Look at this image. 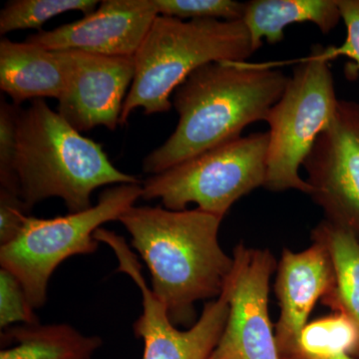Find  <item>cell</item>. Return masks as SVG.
Returning <instances> with one entry per match:
<instances>
[{
    "mask_svg": "<svg viewBox=\"0 0 359 359\" xmlns=\"http://www.w3.org/2000/svg\"><path fill=\"white\" fill-rule=\"evenodd\" d=\"M290 77L271 65L221 61L202 66L175 90L176 129L143 160V171L157 175L242 136L264 121Z\"/></svg>",
    "mask_w": 359,
    "mask_h": 359,
    "instance_id": "obj_1",
    "label": "cell"
},
{
    "mask_svg": "<svg viewBox=\"0 0 359 359\" xmlns=\"http://www.w3.org/2000/svg\"><path fill=\"white\" fill-rule=\"evenodd\" d=\"M223 218L200 209L130 208L119 222L152 276L153 294L175 325L194 320V304L219 297L233 266L219 243Z\"/></svg>",
    "mask_w": 359,
    "mask_h": 359,
    "instance_id": "obj_2",
    "label": "cell"
},
{
    "mask_svg": "<svg viewBox=\"0 0 359 359\" xmlns=\"http://www.w3.org/2000/svg\"><path fill=\"white\" fill-rule=\"evenodd\" d=\"M14 173L27 212L53 197L65 201L69 212L86 211L97 189L140 183L118 170L101 144L81 135L44 99L18 111Z\"/></svg>",
    "mask_w": 359,
    "mask_h": 359,
    "instance_id": "obj_3",
    "label": "cell"
},
{
    "mask_svg": "<svg viewBox=\"0 0 359 359\" xmlns=\"http://www.w3.org/2000/svg\"><path fill=\"white\" fill-rule=\"evenodd\" d=\"M255 53L243 20H182L158 15L134 56L135 76L120 124L135 110L168 112L175 90L191 73L212 62H242Z\"/></svg>",
    "mask_w": 359,
    "mask_h": 359,
    "instance_id": "obj_4",
    "label": "cell"
},
{
    "mask_svg": "<svg viewBox=\"0 0 359 359\" xmlns=\"http://www.w3.org/2000/svg\"><path fill=\"white\" fill-rule=\"evenodd\" d=\"M142 184H120L106 188L97 204L86 211L69 212L52 219L28 216L20 233L0 245L1 269L21 283L33 309L42 308L52 273L68 257L94 254V235L103 224L119 221L142 198Z\"/></svg>",
    "mask_w": 359,
    "mask_h": 359,
    "instance_id": "obj_5",
    "label": "cell"
},
{
    "mask_svg": "<svg viewBox=\"0 0 359 359\" xmlns=\"http://www.w3.org/2000/svg\"><path fill=\"white\" fill-rule=\"evenodd\" d=\"M311 52L295 66L282 97L264 120L269 130L264 187L273 192L297 190L311 196L299 168L339 106L325 47L314 45Z\"/></svg>",
    "mask_w": 359,
    "mask_h": 359,
    "instance_id": "obj_6",
    "label": "cell"
},
{
    "mask_svg": "<svg viewBox=\"0 0 359 359\" xmlns=\"http://www.w3.org/2000/svg\"><path fill=\"white\" fill-rule=\"evenodd\" d=\"M269 133L241 136L184 161L142 183V199L172 211L189 204L224 219L231 205L266 179Z\"/></svg>",
    "mask_w": 359,
    "mask_h": 359,
    "instance_id": "obj_7",
    "label": "cell"
},
{
    "mask_svg": "<svg viewBox=\"0 0 359 359\" xmlns=\"http://www.w3.org/2000/svg\"><path fill=\"white\" fill-rule=\"evenodd\" d=\"M224 290L229 316L209 359H282L269 318V280L276 271L269 250L236 245Z\"/></svg>",
    "mask_w": 359,
    "mask_h": 359,
    "instance_id": "obj_8",
    "label": "cell"
},
{
    "mask_svg": "<svg viewBox=\"0 0 359 359\" xmlns=\"http://www.w3.org/2000/svg\"><path fill=\"white\" fill-rule=\"evenodd\" d=\"M94 236L98 242L112 248L119 259L117 271L127 273L141 290L143 313L135 321L133 330L136 337L143 339V359H209L228 320L229 302L224 290L217 299L205 304L192 327L177 330L166 308L148 287L140 264L125 238L102 228Z\"/></svg>",
    "mask_w": 359,
    "mask_h": 359,
    "instance_id": "obj_9",
    "label": "cell"
},
{
    "mask_svg": "<svg viewBox=\"0 0 359 359\" xmlns=\"http://www.w3.org/2000/svg\"><path fill=\"white\" fill-rule=\"evenodd\" d=\"M302 166L325 219L359 238V103L339 100Z\"/></svg>",
    "mask_w": 359,
    "mask_h": 359,
    "instance_id": "obj_10",
    "label": "cell"
},
{
    "mask_svg": "<svg viewBox=\"0 0 359 359\" xmlns=\"http://www.w3.org/2000/svg\"><path fill=\"white\" fill-rule=\"evenodd\" d=\"M59 52L66 69L65 92L58 99L59 114L80 133L97 126L114 131L134 80V57Z\"/></svg>",
    "mask_w": 359,
    "mask_h": 359,
    "instance_id": "obj_11",
    "label": "cell"
},
{
    "mask_svg": "<svg viewBox=\"0 0 359 359\" xmlns=\"http://www.w3.org/2000/svg\"><path fill=\"white\" fill-rule=\"evenodd\" d=\"M158 15L154 0H103L81 20L41 30L25 41L48 50L134 57Z\"/></svg>",
    "mask_w": 359,
    "mask_h": 359,
    "instance_id": "obj_12",
    "label": "cell"
},
{
    "mask_svg": "<svg viewBox=\"0 0 359 359\" xmlns=\"http://www.w3.org/2000/svg\"><path fill=\"white\" fill-rule=\"evenodd\" d=\"M334 282L330 252L320 241L313 240V245L302 252L283 250L275 285L280 308L276 339L282 358L295 356L309 314Z\"/></svg>",
    "mask_w": 359,
    "mask_h": 359,
    "instance_id": "obj_13",
    "label": "cell"
},
{
    "mask_svg": "<svg viewBox=\"0 0 359 359\" xmlns=\"http://www.w3.org/2000/svg\"><path fill=\"white\" fill-rule=\"evenodd\" d=\"M66 69L60 52L29 42L0 41V88L14 105L36 99L60 98Z\"/></svg>",
    "mask_w": 359,
    "mask_h": 359,
    "instance_id": "obj_14",
    "label": "cell"
},
{
    "mask_svg": "<svg viewBox=\"0 0 359 359\" xmlns=\"http://www.w3.org/2000/svg\"><path fill=\"white\" fill-rule=\"evenodd\" d=\"M340 20L337 0H252L245 2L242 18L255 52L264 39L271 45L282 42L285 27L294 23H313L327 34Z\"/></svg>",
    "mask_w": 359,
    "mask_h": 359,
    "instance_id": "obj_15",
    "label": "cell"
},
{
    "mask_svg": "<svg viewBox=\"0 0 359 359\" xmlns=\"http://www.w3.org/2000/svg\"><path fill=\"white\" fill-rule=\"evenodd\" d=\"M1 344L0 359H92L102 339L65 323H35L2 330Z\"/></svg>",
    "mask_w": 359,
    "mask_h": 359,
    "instance_id": "obj_16",
    "label": "cell"
},
{
    "mask_svg": "<svg viewBox=\"0 0 359 359\" xmlns=\"http://www.w3.org/2000/svg\"><path fill=\"white\" fill-rule=\"evenodd\" d=\"M311 240L320 241L327 247L334 266V285L321 302L334 313L351 318L359 332V238L323 219L313 229ZM355 359H359V348Z\"/></svg>",
    "mask_w": 359,
    "mask_h": 359,
    "instance_id": "obj_17",
    "label": "cell"
},
{
    "mask_svg": "<svg viewBox=\"0 0 359 359\" xmlns=\"http://www.w3.org/2000/svg\"><path fill=\"white\" fill-rule=\"evenodd\" d=\"M359 332L344 313H334L309 323L299 337L297 353L290 358H320L346 353L355 359Z\"/></svg>",
    "mask_w": 359,
    "mask_h": 359,
    "instance_id": "obj_18",
    "label": "cell"
},
{
    "mask_svg": "<svg viewBox=\"0 0 359 359\" xmlns=\"http://www.w3.org/2000/svg\"><path fill=\"white\" fill-rule=\"evenodd\" d=\"M97 0H11L0 11V33L23 29H39L54 16L69 11L93 13Z\"/></svg>",
    "mask_w": 359,
    "mask_h": 359,
    "instance_id": "obj_19",
    "label": "cell"
},
{
    "mask_svg": "<svg viewBox=\"0 0 359 359\" xmlns=\"http://www.w3.org/2000/svg\"><path fill=\"white\" fill-rule=\"evenodd\" d=\"M159 15L182 20H242L245 2L233 0H154Z\"/></svg>",
    "mask_w": 359,
    "mask_h": 359,
    "instance_id": "obj_20",
    "label": "cell"
},
{
    "mask_svg": "<svg viewBox=\"0 0 359 359\" xmlns=\"http://www.w3.org/2000/svg\"><path fill=\"white\" fill-rule=\"evenodd\" d=\"M20 106L0 102V188L18 193L15 167L18 154V116ZM20 196V195H18Z\"/></svg>",
    "mask_w": 359,
    "mask_h": 359,
    "instance_id": "obj_21",
    "label": "cell"
},
{
    "mask_svg": "<svg viewBox=\"0 0 359 359\" xmlns=\"http://www.w3.org/2000/svg\"><path fill=\"white\" fill-rule=\"evenodd\" d=\"M20 280L6 269H0V327L1 330L14 323H39Z\"/></svg>",
    "mask_w": 359,
    "mask_h": 359,
    "instance_id": "obj_22",
    "label": "cell"
},
{
    "mask_svg": "<svg viewBox=\"0 0 359 359\" xmlns=\"http://www.w3.org/2000/svg\"><path fill=\"white\" fill-rule=\"evenodd\" d=\"M340 15L346 27V39L339 47L325 48V55L332 60L337 56H346L355 63L359 70V0H337Z\"/></svg>",
    "mask_w": 359,
    "mask_h": 359,
    "instance_id": "obj_23",
    "label": "cell"
},
{
    "mask_svg": "<svg viewBox=\"0 0 359 359\" xmlns=\"http://www.w3.org/2000/svg\"><path fill=\"white\" fill-rule=\"evenodd\" d=\"M27 212L18 193L0 188V245L11 242L20 233Z\"/></svg>",
    "mask_w": 359,
    "mask_h": 359,
    "instance_id": "obj_24",
    "label": "cell"
},
{
    "mask_svg": "<svg viewBox=\"0 0 359 359\" xmlns=\"http://www.w3.org/2000/svg\"><path fill=\"white\" fill-rule=\"evenodd\" d=\"M282 359H304V358H282ZM309 359H354L351 355L346 353L337 354V355L327 356V358H309Z\"/></svg>",
    "mask_w": 359,
    "mask_h": 359,
    "instance_id": "obj_25",
    "label": "cell"
}]
</instances>
